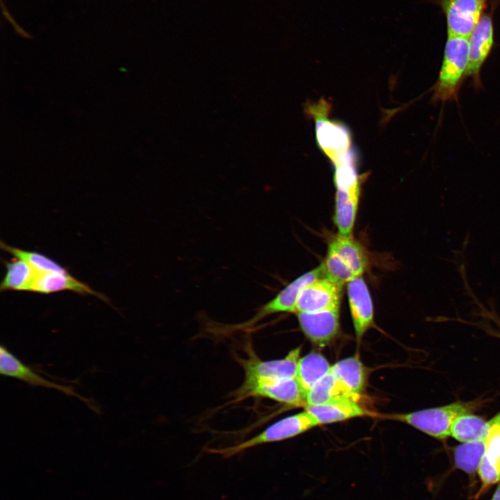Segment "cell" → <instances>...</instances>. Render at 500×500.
<instances>
[{"mask_svg":"<svg viewBox=\"0 0 500 500\" xmlns=\"http://www.w3.org/2000/svg\"><path fill=\"white\" fill-rule=\"evenodd\" d=\"M347 295L357 342L374 324V306L365 281L361 276L347 283Z\"/></svg>","mask_w":500,"mask_h":500,"instance_id":"4fadbf2b","label":"cell"},{"mask_svg":"<svg viewBox=\"0 0 500 500\" xmlns=\"http://www.w3.org/2000/svg\"><path fill=\"white\" fill-rule=\"evenodd\" d=\"M342 399L357 401L342 385L331 370L306 394L307 406L320 405Z\"/></svg>","mask_w":500,"mask_h":500,"instance_id":"44dd1931","label":"cell"},{"mask_svg":"<svg viewBox=\"0 0 500 500\" xmlns=\"http://www.w3.org/2000/svg\"><path fill=\"white\" fill-rule=\"evenodd\" d=\"M469 62V38L448 35L439 76L438 93L446 97L455 90Z\"/></svg>","mask_w":500,"mask_h":500,"instance_id":"52a82bcc","label":"cell"},{"mask_svg":"<svg viewBox=\"0 0 500 500\" xmlns=\"http://www.w3.org/2000/svg\"><path fill=\"white\" fill-rule=\"evenodd\" d=\"M483 403L481 400L458 401L408 413L387 415L385 417L406 423L435 439L445 440L451 435L452 424L458 417L472 413Z\"/></svg>","mask_w":500,"mask_h":500,"instance_id":"6da1fadb","label":"cell"},{"mask_svg":"<svg viewBox=\"0 0 500 500\" xmlns=\"http://www.w3.org/2000/svg\"><path fill=\"white\" fill-rule=\"evenodd\" d=\"M0 372L3 376L20 380L32 386L53 389L78 398L94 411L98 410L92 400L78 394L71 386L59 384L43 377L25 365L3 345L0 347Z\"/></svg>","mask_w":500,"mask_h":500,"instance_id":"ba28073f","label":"cell"},{"mask_svg":"<svg viewBox=\"0 0 500 500\" xmlns=\"http://www.w3.org/2000/svg\"><path fill=\"white\" fill-rule=\"evenodd\" d=\"M494 423L485 440L484 456L500 474V412L494 417Z\"/></svg>","mask_w":500,"mask_h":500,"instance_id":"cb8c5ba5","label":"cell"},{"mask_svg":"<svg viewBox=\"0 0 500 500\" xmlns=\"http://www.w3.org/2000/svg\"><path fill=\"white\" fill-rule=\"evenodd\" d=\"M296 315L301 331L316 345H326L338 333L340 306L315 312H297Z\"/></svg>","mask_w":500,"mask_h":500,"instance_id":"7c38bea8","label":"cell"},{"mask_svg":"<svg viewBox=\"0 0 500 500\" xmlns=\"http://www.w3.org/2000/svg\"><path fill=\"white\" fill-rule=\"evenodd\" d=\"M488 0H442L448 35L467 37L478 23Z\"/></svg>","mask_w":500,"mask_h":500,"instance_id":"8fae6325","label":"cell"},{"mask_svg":"<svg viewBox=\"0 0 500 500\" xmlns=\"http://www.w3.org/2000/svg\"><path fill=\"white\" fill-rule=\"evenodd\" d=\"M65 290L94 295L107 301L104 295L73 277L69 272L38 273L30 292L47 294Z\"/></svg>","mask_w":500,"mask_h":500,"instance_id":"9a60e30c","label":"cell"},{"mask_svg":"<svg viewBox=\"0 0 500 500\" xmlns=\"http://www.w3.org/2000/svg\"><path fill=\"white\" fill-rule=\"evenodd\" d=\"M325 277L322 264L302 274L281 290L272 299L260 306L250 319L241 323L234 329H245L255 325L270 315L278 312H294L301 290L314 281Z\"/></svg>","mask_w":500,"mask_h":500,"instance_id":"8992f818","label":"cell"},{"mask_svg":"<svg viewBox=\"0 0 500 500\" xmlns=\"http://www.w3.org/2000/svg\"><path fill=\"white\" fill-rule=\"evenodd\" d=\"M328 103L320 100L318 103L306 106L308 112L315 122L317 144L321 150L333 163L344 156L351 147V135L342 123L330 120Z\"/></svg>","mask_w":500,"mask_h":500,"instance_id":"277c9868","label":"cell"},{"mask_svg":"<svg viewBox=\"0 0 500 500\" xmlns=\"http://www.w3.org/2000/svg\"><path fill=\"white\" fill-rule=\"evenodd\" d=\"M477 472L484 485H490L500 481V474L484 456Z\"/></svg>","mask_w":500,"mask_h":500,"instance_id":"d4e9b609","label":"cell"},{"mask_svg":"<svg viewBox=\"0 0 500 500\" xmlns=\"http://www.w3.org/2000/svg\"><path fill=\"white\" fill-rule=\"evenodd\" d=\"M1 248L4 251L26 261L38 273L68 272L65 268L47 256L35 251H28L9 246L1 242Z\"/></svg>","mask_w":500,"mask_h":500,"instance_id":"603a6c76","label":"cell"},{"mask_svg":"<svg viewBox=\"0 0 500 500\" xmlns=\"http://www.w3.org/2000/svg\"><path fill=\"white\" fill-rule=\"evenodd\" d=\"M485 440L462 442L453 451L454 464L462 472L473 474L478 471L479 465L485 453Z\"/></svg>","mask_w":500,"mask_h":500,"instance_id":"7402d4cb","label":"cell"},{"mask_svg":"<svg viewBox=\"0 0 500 500\" xmlns=\"http://www.w3.org/2000/svg\"><path fill=\"white\" fill-rule=\"evenodd\" d=\"M318 425L316 419L305 410L273 423L258 435L235 445L206 450L209 453L228 458L258 445L292 438Z\"/></svg>","mask_w":500,"mask_h":500,"instance_id":"3957f363","label":"cell"},{"mask_svg":"<svg viewBox=\"0 0 500 500\" xmlns=\"http://www.w3.org/2000/svg\"><path fill=\"white\" fill-rule=\"evenodd\" d=\"M342 287L327 277L314 281L300 292L294 313L315 312L340 306Z\"/></svg>","mask_w":500,"mask_h":500,"instance_id":"30bf717a","label":"cell"},{"mask_svg":"<svg viewBox=\"0 0 500 500\" xmlns=\"http://www.w3.org/2000/svg\"><path fill=\"white\" fill-rule=\"evenodd\" d=\"M331 367L325 357L317 353H310L299 358L296 378L306 397L310 389L329 373Z\"/></svg>","mask_w":500,"mask_h":500,"instance_id":"d6986e66","label":"cell"},{"mask_svg":"<svg viewBox=\"0 0 500 500\" xmlns=\"http://www.w3.org/2000/svg\"><path fill=\"white\" fill-rule=\"evenodd\" d=\"M493 44V25L491 17L482 15L469 36V62L465 74H477Z\"/></svg>","mask_w":500,"mask_h":500,"instance_id":"5bb4252c","label":"cell"},{"mask_svg":"<svg viewBox=\"0 0 500 500\" xmlns=\"http://www.w3.org/2000/svg\"><path fill=\"white\" fill-rule=\"evenodd\" d=\"M322 264L325 277L344 285L361 276L368 267L369 260L361 244L351 235L339 234L329 243Z\"/></svg>","mask_w":500,"mask_h":500,"instance_id":"7a4b0ae2","label":"cell"},{"mask_svg":"<svg viewBox=\"0 0 500 500\" xmlns=\"http://www.w3.org/2000/svg\"><path fill=\"white\" fill-rule=\"evenodd\" d=\"M231 396L232 402L260 397L292 406H307L306 397L297 378L244 380Z\"/></svg>","mask_w":500,"mask_h":500,"instance_id":"5b68a950","label":"cell"},{"mask_svg":"<svg viewBox=\"0 0 500 500\" xmlns=\"http://www.w3.org/2000/svg\"><path fill=\"white\" fill-rule=\"evenodd\" d=\"M305 410L317 421L319 425L342 422L367 414L357 401L342 399L320 405H308Z\"/></svg>","mask_w":500,"mask_h":500,"instance_id":"2e32d148","label":"cell"},{"mask_svg":"<svg viewBox=\"0 0 500 500\" xmlns=\"http://www.w3.org/2000/svg\"><path fill=\"white\" fill-rule=\"evenodd\" d=\"M331 372L342 385L358 401L366 380L364 365L358 356H352L335 362Z\"/></svg>","mask_w":500,"mask_h":500,"instance_id":"e0dca14e","label":"cell"},{"mask_svg":"<svg viewBox=\"0 0 500 500\" xmlns=\"http://www.w3.org/2000/svg\"><path fill=\"white\" fill-rule=\"evenodd\" d=\"M490 500H500V483L496 488V490Z\"/></svg>","mask_w":500,"mask_h":500,"instance_id":"484cf974","label":"cell"},{"mask_svg":"<svg viewBox=\"0 0 500 500\" xmlns=\"http://www.w3.org/2000/svg\"><path fill=\"white\" fill-rule=\"evenodd\" d=\"M6 269L1 283L0 290L15 291H31L38 272L24 260L15 258L4 261Z\"/></svg>","mask_w":500,"mask_h":500,"instance_id":"ffe728a7","label":"cell"},{"mask_svg":"<svg viewBox=\"0 0 500 500\" xmlns=\"http://www.w3.org/2000/svg\"><path fill=\"white\" fill-rule=\"evenodd\" d=\"M301 347L291 350L283 358L262 360L250 355L240 362L244 369V380L295 378Z\"/></svg>","mask_w":500,"mask_h":500,"instance_id":"9c48e42d","label":"cell"},{"mask_svg":"<svg viewBox=\"0 0 500 500\" xmlns=\"http://www.w3.org/2000/svg\"><path fill=\"white\" fill-rule=\"evenodd\" d=\"M494 423V417L486 421L472 413L462 415L453 421L451 435L461 442L485 440Z\"/></svg>","mask_w":500,"mask_h":500,"instance_id":"ac0fdd59","label":"cell"}]
</instances>
